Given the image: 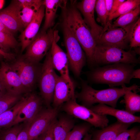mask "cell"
Here are the masks:
<instances>
[{"label": "cell", "instance_id": "cell-1", "mask_svg": "<svg viewBox=\"0 0 140 140\" xmlns=\"http://www.w3.org/2000/svg\"><path fill=\"white\" fill-rule=\"evenodd\" d=\"M75 1L61 9L62 14L85 54L89 67H94L93 56L97 44L90 30L75 6Z\"/></svg>", "mask_w": 140, "mask_h": 140}, {"label": "cell", "instance_id": "cell-2", "mask_svg": "<svg viewBox=\"0 0 140 140\" xmlns=\"http://www.w3.org/2000/svg\"><path fill=\"white\" fill-rule=\"evenodd\" d=\"M80 92L75 93L76 98L80 101L82 105L89 108L95 103L108 105L114 108L116 107L119 99L123 96L128 90L133 92L139 91V86L135 83L127 87L125 85L120 88L111 87L106 89L98 90L89 85L86 81L82 80Z\"/></svg>", "mask_w": 140, "mask_h": 140}, {"label": "cell", "instance_id": "cell-3", "mask_svg": "<svg viewBox=\"0 0 140 140\" xmlns=\"http://www.w3.org/2000/svg\"><path fill=\"white\" fill-rule=\"evenodd\" d=\"M136 65L116 63L98 66L86 72L88 81L96 84H105L110 87L123 86L130 83Z\"/></svg>", "mask_w": 140, "mask_h": 140}, {"label": "cell", "instance_id": "cell-4", "mask_svg": "<svg viewBox=\"0 0 140 140\" xmlns=\"http://www.w3.org/2000/svg\"><path fill=\"white\" fill-rule=\"evenodd\" d=\"M94 68L116 63L136 65L139 63L134 51H126L112 46L97 44L93 56Z\"/></svg>", "mask_w": 140, "mask_h": 140}, {"label": "cell", "instance_id": "cell-5", "mask_svg": "<svg viewBox=\"0 0 140 140\" xmlns=\"http://www.w3.org/2000/svg\"><path fill=\"white\" fill-rule=\"evenodd\" d=\"M62 29L64 44L69 63V66L74 75L79 78L86 61L85 54L80 44L62 15Z\"/></svg>", "mask_w": 140, "mask_h": 140}, {"label": "cell", "instance_id": "cell-6", "mask_svg": "<svg viewBox=\"0 0 140 140\" xmlns=\"http://www.w3.org/2000/svg\"><path fill=\"white\" fill-rule=\"evenodd\" d=\"M58 76L53 66L50 50L42 64L38 82L41 98L48 107L52 102L54 88Z\"/></svg>", "mask_w": 140, "mask_h": 140}, {"label": "cell", "instance_id": "cell-7", "mask_svg": "<svg viewBox=\"0 0 140 140\" xmlns=\"http://www.w3.org/2000/svg\"><path fill=\"white\" fill-rule=\"evenodd\" d=\"M9 64L18 75L27 92L31 91L38 83L42 64L30 62L20 56Z\"/></svg>", "mask_w": 140, "mask_h": 140}, {"label": "cell", "instance_id": "cell-8", "mask_svg": "<svg viewBox=\"0 0 140 140\" xmlns=\"http://www.w3.org/2000/svg\"><path fill=\"white\" fill-rule=\"evenodd\" d=\"M76 99L64 103L62 110L68 115L84 120L95 127L102 129L108 125L109 120L106 115L97 114L89 108L78 104Z\"/></svg>", "mask_w": 140, "mask_h": 140}, {"label": "cell", "instance_id": "cell-9", "mask_svg": "<svg viewBox=\"0 0 140 140\" xmlns=\"http://www.w3.org/2000/svg\"><path fill=\"white\" fill-rule=\"evenodd\" d=\"M56 27L50 28L45 32L37 34L27 47L26 52L21 57L30 62L38 63L50 49L53 41Z\"/></svg>", "mask_w": 140, "mask_h": 140}, {"label": "cell", "instance_id": "cell-10", "mask_svg": "<svg viewBox=\"0 0 140 140\" xmlns=\"http://www.w3.org/2000/svg\"><path fill=\"white\" fill-rule=\"evenodd\" d=\"M135 21L124 27L107 29L97 40V44L115 46L124 50L127 48L129 43L130 32Z\"/></svg>", "mask_w": 140, "mask_h": 140}, {"label": "cell", "instance_id": "cell-11", "mask_svg": "<svg viewBox=\"0 0 140 140\" xmlns=\"http://www.w3.org/2000/svg\"><path fill=\"white\" fill-rule=\"evenodd\" d=\"M58 33L57 30H55L50 50L52 64L54 69L59 72L60 76L68 81L73 82L69 75V63L67 54L57 43L59 39Z\"/></svg>", "mask_w": 140, "mask_h": 140}, {"label": "cell", "instance_id": "cell-12", "mask_svg": "<svg viewBox=\"0 0 140 140\" xmlns=\"http://www.w3.org/2000/svg\"><path fill=\"white\" fill-rule=\"evenodd\" d=\"M58 108L41 109L32 121L29 129V140H33L42 134L56 118Z\"/></svg>", "mask_w": 140, "mask_h": 140}, {"label": "cell", "instance_id": "cell-13", "mask_svg": "<svg viewBox=\"0 0 140 140\" xmlns=\"http://www.w3.org/2000/svg\"><path fill=\"white\" fill-rule=\"evenodd\" d=\"M27 95L26 103L18 112L10 127L22 122L31 123L42 109L43 101L41 98L34 93Z\"/></svg>", "mask_w": 140, "mask_h": 140}, {"label": "cell", "instance_id": "cell-14", "mask_svg": "<svg viewBox=\"0 0 140 140\" xmlns=\"http://www.w3.org/2000/svg\"><path fill=\"white\" fill-rule=\"evenodd\" d=\"M96 0H83L75 6L82 15L83 19L90 28L92 34L96 42L103 32V27L98 24L95 21L94 12Z\"/></svg>", "mask_w": 140, "mask_h": 140}, {"label": "cell", "instance_id": "cell-15", "mask_svg": "<svg viewBox=\"0 0 140 140\" xmlns=\"http://www.w3.org/2000/svg\"><path fill=\"white\" fill-rule=\"evenodd\" d=\"M0 81L9 92L21 94L27 92L17 73L9 64L3 61L0 68Z\"/></svg>", "mask_w": 140, "mask_h": 140}, {"label": "cell", "instance_id": "cell-16", "mask_svg": "<svg viewBox=\"0 0 140 140\" xmlns=\"http://www.w3.org/2000/svg\"><path fill=\"white\" fill-rule=\"evenodd\" d=\"M21 8L18 0H13L8 6L0 10V19L6 28L13 34L18 31L22 32L23 28L19 17Z\"/></svg>", "mask_w": 140, "mask_h": 140}, {"label": "cell", "instance_id": "cell-17", "mask_svg": "<svg viewBox=\"0 0 140 140\" xmlns=\"http://www.w3.org/2000/svg\"><path fill=\"white\" fill-rule=\"evenodd\" d=\"M75 89L73 82H70L59 76L54 88L52 101L54 108H58L65 102L76 98Z\"/></svg>", "mask_w": 140, "mask_h": 140}, {"label": "cell", "instance_id": "cell-18", "mask_svg": "<svg viewBox=\"0 0 140 140\" xmlns=\"http://www.w3.org/2000/svg\"><path fill=\"white\" fill-rule=\"evenodd\" d=\"M45 6L43 4L32 20L21 32L19 37L22 53L32 42L38 34L45 15Z\"/></svg>", "mask_w": 140, "mask_h": 140}, {"label": "cell", "instance_id": "cell-19", "mask_svg": "<svg viewBox=\"0 0 140 140\" xmlns=\"http://www.w3.org/2000/svg\"><path fill=\"white\" fill-rule=\"evenodd\" d=\"M89 108L99 114L113 116L117 119V121L122 123L131 124L140 122V116L134 115L125 110L117 109L104 104L99 103Z\"/></svg>", "mask_w": 140, "mask_h": 140}, {"label": "cell", "instance_id": "cell-20", "mask_svg": "<svg viewBox=\"0 0 140 140\" xmlns=\"http://www.w3.org/2000/svg\"><path fill=\"white\" fill-rule=\"evenodd\" d=\"M131 124L118 121L100 130L94 131L90 140H114L117 135L128 129Z\"/></svg>", "mask_w": 140, "mask_h": 140}, {"label": "cell", "instance_id": "cell-21", "mask_svg": "<svg viewBox=\"0 0 140 140\" xmlns=\"http://www.w3.org/2000/svg\"><path fill=\"white\" fill-rule=\"evenodd\" d=\"M45 8V20L41 32H45L53 26L54 23L56 12L58 7L61 9L65 7L67 1L62 0L44 1Z\"/></svg>", "mask_w": 140, "mask_h": 140}, {"label": "cell", "instance_id": "cell-22", "mask_svg": "<svg viewBox=\"0 0 140 140\" xmlns=\"http://www.w3.org/2000/svg\"><path fill=\"white\" fill-rule=\"evenodd\" d=\"M70 116H61L57 120L53 129L54 140H66L75 125L74 121Z\"/></svg>", "mask_w": 140, "mask_h": 140}, {"label": "cell", "instance_id": "cell-23", "mask_svg": "<svg viewBox=\"0 0 140 140\" xmlns=\"http://www.w3.org/2000/svg\"><path fill=\"white\" fill-rule=\"evenodd\" d=\"M27 95L21 97L11 108L0 114V128L9 127L18 112L26 103Z\"/></svg>", "mask_w": 140, "mask_h": 140}, {"label": "cell", "instance_id": "cell-24", "mask_svg": "<svg viewBox=\"0 0 140 140\" xmlns=\"http://www.w3.org/2000/svg\"><path fill=\"white\" fill-rule=\"evenodd\" d=\"M43 3L44 1L37 0L33 4L22 7L19 17L23 28L25 29L32 20Z\"/></svg>", "mask_w": 140, "mask_h": 140}, {"label": "cell", "instance_id": "cell-25", "mask_svg": "<svg viewBox=\"0 0 140 140\" xmlns=\"http://www.w3.org/2000/svg\"><path fill=\"white\" fill-rule=\"evenodd\" d=\"M136 92L127 91L123 95V102L125 104V110L134 115L140 111V95Z\"/></svg>", "mask_w": 140, "mask_h": 140}, {"label": "cell", "instance_id": "cell-26", "mask_svg": "<svg viewBox=\"0 0 140 140\" xmlns=\"http://www.w3.org/2000/svg\"><path fill=\"white\" fill-rule=\"evenodd\" d=\"M140 13L139 5L130 12L118 17L113 24H111L107 29L123 27L128 25L137 20Z\"/></svg>", "mask_w": 140, "mask_h": 140}, {"label": "cell", "instance_id": "cell-27", "mask_svg": "<svg viewBox=\"0 0 140 140\" xmlns=\"http://www.w3.org/2000/svg\"><path fill=\"white\" fill-rule=\"evenodd\" d=\"M140 0H125L115 12L109 16L108 26L111 24L110 22L113 19L130 12L140 5Z\"/></svg>", "mask_w": 140, "mask_h": 140}, {"label": "cell", "instance_id": "cell-28", "mask_svg": "<svg viewBox=\"0 0 140 140\" xmlns=\"http://www.w3.org/2000/svg\"><path fill=\"white\" fill-rule=\"evenodd\" d=\"M92 126V125L87 122L75 125L66 140H82L83 137L88 133Z\"/></svg>", "mask_w": 140, "mask_h": 140}, {"label": "cell", "instance_id": "cell-29", "mask_svg": "<svg viewBox=\"0 0 140 140\" xmlns=\"http://www.w3.org/2000/svg\"><path fill=\"white\" fill-rule=\"evenodd\" d=\"M21 95L8 91L0 98V114L17 103L21 98Z\"/></svg>", "mask_w": 140, "mask_h": 140}, {"label": "cell", "instance_id": "cell-30", "mask_svg": "<svg viewBox=\"0 0 140 140\" xmlns=\"http://www.w3.org/2000/svg\"><path fill=\"white\" fill-rule=\"evenodd\" d=\"M95 10L97 15V21L104 26L103 32L108 28V17L107 15L105 0H96Z\"/></svg>", "mask_w": 140, "mask_h": 140}, {"label": "cell", "instance_id": "cell-31", "mask_svg": "<svg viewBox=\"0 0 140 140\" xmlns=\"http://www.w3.org/2000/svg\"><path fill=\"white\" fill-rule=\"evenodd\" d=\"M130 48L140 46V18L135 21L132 26L129 35Z\"/></svg>", "mask_w": 140, "mask_h": 140}, {"label": "cell", "instance_id": "cell-32", "mask_svg": "<svg viewBox=\"0 0 140 140\" xmlns=\"http://www.w3.org/2000/svg\"><path fill=\"white\" fill-rule=\"evenodd\" d=\"M0 44L8 52L11 48H15L18 42L13 34L0 31Z\"/></svg>", "mask_w": 140, "mask_h": 140}, {"label": "cell", "instance_id": "cell-33", "mask_svg": "<svg viewBox=\"0 0 140 140\" xmlns=\"http://www.w3.org/2000/svg\"><path fill=\"white\" fill-rule=\"evenodd\" d=\"M24 124L19 123L9 127L2 134L0 140H17V136Z\"/></svg>", "mask_w": 140, "mask_h": 140}, {"label": "cell", "instance_id": "cell-34", "mask_svg": "<svg viewBox=\"0 0 140 140\" xmlns=\"http://www.w3.org/2000/svg\"><path fill=\"white\" fill-rule=\"evenodd\" d=\"M140 132L138 127H134L127 129L119 134L114 140H135Z\"/></svg>", "mask_w": 140, "mask_h": 140}, {"label": "cell", "instance_id": "cell-35", "mask_svg": "<svg viewBox=\"0 0 140 140\" xmlns=\"http://www.w3.org/2000/svg\"><path fill=\"white\" fill-rule=\"evenodd\" d=\"M56 118L54 119L44 131L38 136V140H54L53 129L57 120Z\"/></svg>", "mask_w": 140, "mask_h": 140}, {"label": "cell", "instance_id": "cell-36", "mask_svg": "<svg viewBox=\"0 0 140 140\" xmlns=\"http://www.w3.org/2000/svg\"><path fill=\"white\" fill-rule=\"evenodd\" d=\"M31 123H24L23 127L17 136V140H29V129Z\"/></svg>", "mask_w": 140, "mask_h": 140}, {"label": "cell", "instance_id": "cell-37", "mask_svg": "<svg viewBox=\"0 0 140 140\" xmlns=\"http://www.w3.org/2000/svg\"><path fill=\"white\" fill-rule=\"evenodd\" d=\"M16 58L14 54L8 52L0 44V60L5 59L8 61L11 62Z\"/></svg>", "mask_w": 140, "mask_h": 140}, {"label": "cell", "instance_id": "cell-38", "mask_svg": "<svg viewBox=\"0 0 140 140\" xmlns=\"http://www.w3.org/2000/svg\"><path fill=\"white\" fill-rule=\"evenodd\" d=\"M104 0L107 15L108 19L111 11L114 0Z\"/></svg>", "mask_w": 140, "mask_h": 140}, {"label": "cell", "instance_id": "cell-39", "mask_svg": "<svg viewBox=\"0 0 140 140\" xmlns=\"http://www.w3.org/2000/svg\"><path fill=\"white\" fill-rule=\"evenodd\" d=\"M125 1V0H114L112 8L110 15L115 12L121 5Z\"/></svg>", "mask_w": 140, "mask_h": 140}, {"label": "cell", "instance_id": "cell-40", "mask_svg": "<svg viewBox=\"0 0 140 140\" xmlns=\"http://www.w3.org/2000/svg\"><path fill=\"white\" fill-rule=\"evenodd\" d=\"M8 91L0 81V98Z\"/></svg>", "mask_w": 140, "mask_h": 140}, {"label": "cell", "instance_id": "cell-41", "mask_svg": "<svg viewBox=\"0 0 140 140\" xmlns=\"http://www.w3.org/2000/svg\"><path fill=\"white\" fill-rule=\"evenodd\" d=\"M0 31L13 34L5 26L0 19Z\"/></svg>", "mask_w": 140, "mask_h": 140}, {"label": "cell", "instance_id": "cell-42", "mask_svg": "<svg viewBox=\"0 0 140 140\" xmlns=\"http://www.w3.org/2000/svg\"><path fill=\"white\" fill-rule=\"evenodd\" d=\"M133 78H140V69L138 68L134 69L132 73Z\"/></svg>", "mask_w": 140, "mask_h": 140}, {"label": "cell", "instance_id": "cell-43", "mask_svg": "<svg viewBox=\"0 0 140 140\" xmlns=\"http://www.w3.org/2000/svg\"><path fill=\"white\" fill-rule=\"evenodd\" d=\"M91 137V134H89L88 133L85 136L82 140H90Z\"/></svg>", "mask_w": 140, "mask_h": 140}, {"label": "cell", "instance_id": "cell-44", "mask_svg": "<svg viewBox=\"0 0 140 140\" xmlns=\"http://www.w3.org/2000/svg\"><path fill=\"white\" fill-rule=\"evenodd\" d=\"M4 1L3 0H0V10L3 7L4 2Z\"/></svg>", "mask_w": 140, "mask_h": 140}, {"label": "cell", "instance_id": "cell-45", "mask_svg": "<svg viewBox=\"0 0 140 140\" xmlns=\"http://www.w3.org/2000/svg\"><path fill=\"white\" fill-rule=\"evenodd\" d=\"M38 140V138H37L35 139H34V140Z\"/></svg>", "mask_w": 140, "mask_h": 140}]
</instances>
